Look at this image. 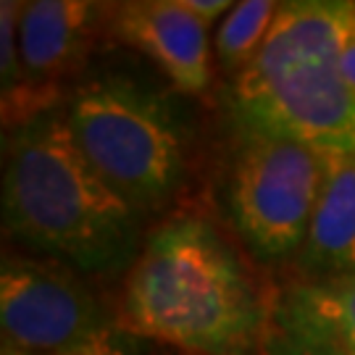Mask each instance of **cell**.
<instances>
[{
  "instance_id": "obj_15",
  "label": "cell",
  "mask_w": 355,
  "mask_h": 355,
  "mask_svg": "<svg viewBox=\"0 0 355 355\" xmlns=\"http://www.w3.org/2000/svg\"><path fill=\"white\" fill-rule=\"evenodd\" d=\"M340 71L347 87L355 92V0L350 8V19H347V29H345L343 40V53H340Z\"/></svg>"
},
{
  "instance_id": "obj_1",
  "label": "cell",
  "mask_w": 355,
  "mask_h": 355,
  "mask_svg": "<svg viewBox=\"0 0 355 355\" xmlns=\"http://www.w3.org/2000/svg\"><path fill=\"white\" fill-rule=\"evenodd\" d=\"M271 305L237 250L203 216L153 229L129 268L119 327L192 355H253Z\"/></svg>"
},
{
  "instance_id": "obj_7",
  "label": "cell",
  "mask_w": 355,
  "mask_h": 355,
  "mask_svg": "<svg viewBox=\"0 0 355 355\" xmlns=\"http://www.w3.org/2000/svg\"><path fill=\"white\" fill-rule=\"evenodd\" d=\"M103 6L85 0H32L19 16V58L24 87L19 101L3 114L6 129L53 111L64 82L74 79L95 42V24Z\"/></svg>"
},
{
  "instance_id": "obj_8",
  "label": "cell",
  "mask_w": 355,
  "mask_h": 355,
  "mask_svg": "<svg viewBox=\"0 0 355 355\" xmlns=\"http://www.w3.org/2000/svg\"><path fill=\"white\" fill-rule=\"evenodd\" d=\"M105 29L158 66L177 92L198 95L211 85L208 26L182 0H129L105 11Z\"/></svg>"
},
{
  "instance_id": "obj_3",
  "label": "cell",
  "mask_w": 355,
  "mask_h": 355,
  "mask_svg": "<svg viewBox=\"0 0 355 355\" xmlns=\"http://www.w3.org/2000/svg\"><path fill=\"white\" fill-rule=\"evenodd\" d=\"M350 8L353 0L279 3L261 51L234 76L237 127L355 153V92L340 71Z\"/></svg>"
},
{
  "instance_id": "obj_5",
  "label": "cell",
  "mask_w": 355,
  "mask_h": 355,
  "mask_svg": "<svg viewBox=\"0 0 355 355\" xmlns=\"http://www.w3.org/2000/svg\"><path fill=\"white\" fill-rule=\"evenodd\" d=\"M327 153L292 137L237 127L227 211L261 261H295L324 182Z\"/></svg>"
},
{
  "instance_id": "obj_12",
  "label": "cell",
  "mask_w": 355,
  "mask_h": 355,
  "mask_svg": "<svg viewBox=\"0 0 355 355\" xmlns=\"http://www.w3.org/2000/svg\"><path fill=\"white\" fill-rule=\"evenodd\" d=\"M21 6L16 0L0 3V87H3V114L13 108L24 87L21 58H19V16Z\"/></svg>"
},
{
  "instance_id": "obj_14",
  "label": "cell",
  "mask_w": 355,
  "mask_h": 355,
  "mask_svg": "<svg viewBox=\"0 0 355 355\" xmlns=\"http://www.w3.org/2000/svg\"><path fill=\"white\" fill-rule=\"evenodd\" d=\"M184 3V8L192 11L200 21H203L208 29L221 19H227V13L234 8V3H229V0H182Z\"/></svg>"
},
{
  "instance_id": "obj_16",
  "label": "cell",
  "mask_w": 355,
  "mask_h": 355,
  "mask_svg": "<svg viewBox=\"0 0 355 355\" xmlns=\"http://www.w3.org/2000/svg\"><path fill=\"white\" fill-rule=\"evenodd\" d=\"M3 355H21V353H13V350H3Z\"/></svg>"
},
{
  "instance_id": "obj_11",
  "label": "cell",
  "mask_w": 355,
  "mask_h": 355,
  "mask_svg": "<svg viewBox=\"0 0 355 355\" xmlns=\"http://www.w3.org/2000/svg\"><path fill=\"white\" fill-rule=\"evenodd\" d=\"M277 11H279V3H271V0L234 3V8L216 29L214 51L218 64L227 71H234V76L240 74L255 58V53L261 51L268 29L277 19Z\"/></svg>"
},
{
  "instance_id": "obj_9",
  "label": "cell",
  "mask_w": 355,
  "mask_h": 355,
  "mask_svg": "<svg viewBox=\"0 0 355 355\" xmlns=\"http://www.w3.org/2000/svg\"><path fill=\"white\" fill-rule=\"evenodd\" d=\"M268 355H355V271L297 279L271 300Z\"/></svg>"
},
{
  "instance_id": "obj_4",
  "label": "cell",
  "mask_w": 355,
  "mask_h": 355,
  "mask_svg": "<svg viewBox=\"0 0 355 355\" xmlns=\"http://www.w3.org/2000/svg\"><path fill=\"white\" fill-rule=\"evenodd\" d=\"M76 145L137 214H155L187 177V135L164 92L124 74L85 79L66 105Z\"/></svg>"
},
{
  "instance_id": "obj_13",
  "label": "cell",
  "mask_w": 355,
  "mask_h": 355,
  "mask_svg": "<svg viewBox=\"0 0 355 355\" xmlns=\"http://www.w3.org/2000/svg\"><path fill=\"white\" fill-rule=\"evenodd\" d=\"M58 355H142V340L124 327H119V321H116L114 327L95 334L92 340Z\"/></svg>"
},
{
  "instance_id": "obj_10",
  "label": "cell",
  "mask_w": 355,
  "mask_h": 355,
  "mask_svg": "<svg viewBox=\"0 0 355 355\" xmlns=\"http://www.w3.org/2000/svg\"><path fill=\"white\" fill-rule=\"evenodd\" d=\"M295 268L300 279L355 271V153H327L321 192Z\"/></svg>"
},
{
  "instance_id": "obj_6",
  "label": "cell",
  "mask_w": 355,
  "mask_h": 355,
  "mask_svg": "<svg viewBox=\"0 0 355 355\" xmlns=\"http://www.w3.org/2000/svg\"><path fill=\"white\" fill-rule=\"evenodd\" d=\"M3 350L58 355L114 327L82 271L48 255H6L0 271Z\"/></svg>"
},
{
  "instance_id": "obj_2",
  "label": "cell",
  "mask_w": 355,
  "mask_h": 355,
  "mask_svg": "<svg viewBox=\"0 0 355 355\" xmlns=\"http://www.w3.org/2000/svg\"><path fill=\"white\" fill-rule=\"evenodd\" d=\"M3 227L85 277L132 268L142 248L140 214L95 171L55 108L6 132Z\"/></svg>"
}]
</instances>
